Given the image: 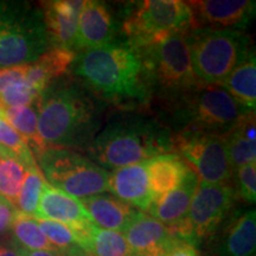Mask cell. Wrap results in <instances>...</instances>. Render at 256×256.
<instances>
[{"label": "cell", "mask_w": 256, "mask_h": 256, "mask_svg": "<svg viewBox=\"0 0 256 256\" xmlns=\"http://www.w3.org/2000/svg\"><path fill=\"white\" fill-rule=\"evenodd\" d=\"M38 132L46 147L88 151L100 132L101 107L81 82L56 80L34 102Z\"/></svg>", "instance_id": "6da1fadb"}, {"label": "cell", "mask_w": 256, "mask_h": 256, "mask_svg": "<svg viewBox=\"0 0 256 256\" xmlns=\"http://www.w3.org/2000/svg\"><path fill=\"white\" fill-rule=\"evenodd\" d=\"M87 152L106 170L139 164L174 152V132L164 121L150 115L119 114L96 134Z\"/></svg>", "instance_id": "7a4b0ae2"}, {"label": "cell", "mask_w": 256, "mask_h": 256, "mask_svg": "<svg viewBox=\"0 0 256 256\" xmlns=\"http://www.w3.org/2000/svg\"><path fill=\"white\" fill-rule=\"evenodd\" d=\"M72 72L92 94L115 102L147 104L151 98L139 51L128 43H112L78 52Z\"/></svg>", "instance_id": "3957f363"}, {"label": "cell", "mask_w": 256, "mask_h": 256, "mask_svg": "<svg viewBox=\"0 0 256 256\" xmlns=\"http://www.w3.org/2000/svg\"><path fill=\"white\" fill-rule=\"evenodd\" d=\"M186 34H170L136 49L150 98H159L164 107L203 84L192 68Z\"/></svg>", "instance_id": "277c9868"}, {"label": "cell", "mask_w": 256, "mask_h": 256, "mask_svg": "<svg viewBox=\"0 0 256 256\" xmlns=\"http://www.w3.org/2000/svg\"><path fill=\"white\" fill-rule=\"evenodd\" d=\"M171 130H200L224 136L248 110L220 86L202 84L166 106Z\"/></svg>", "instance_id": "5b68a950"}, {"label": "cell", "mask_w": 256, "mask_h": 256, "mask_svg": "<svg viewBox=\"0 0 256 256\" xmlns=\"http://www.w3.org/2000/svg\"><path fill=\"white\" fill-rule=\"evenodd\" d=\"M186 34L192 68L206 86L218 84L255 51L241 30L191 28Z\"/></svg>", "instance_id": "8992f818"}, {"label": "cell", "mask_w": 256, "mask_h": 256, "mask_svg": "<svg viewBox=\"0 0 256 256\" xmlns=\"http://www.w3.org/2000/svg\"><path fill=\"white\" fill-rule=\"evenodd\" d=\"M49 49L40 6L0 2V66L32 63Z\"/></svg>", "instance_id": "52a82bcc"}, {"label": "cell", "mask_w": 256, "mask_h": 256, "mask_svg": "<svg viewBox=\"0 0 256 256\" xmlns=\"http://www.w3.org/2000/svg\"><path fill=\"white\" fill-rule=\"evenodd\" d=\"M50 186L75 198H87L108 191V170L69 148L46 147L36 156Z\"/></svg>", "instance_id": "ba28073f"}, {"label": "cell", "mask_w": 256, "mask_h": 256, "mask_svg": "<svg viewBox=\"0 0 256 256\" xmlns=\"http://www.w3.org/2000/svg\"><path fill=\"white\" fill-rule=\"evenodd\" d=\"M191 28L192 14L186 2L145 0L134 2L124 16L120 30L126 37V43L140 49Z\"/></svg>", "instance_id": "9c48e42d"}, {"label": "cell", "mask_w": 256, "mask_h": 256, "mask_svg": "<svg viewBox=\"0 0 256 256\" xmlns=\"http://www.w3.org/2000/svg\"><path fill=\"white\" fill-rule=\"evenodd\" d=\"M236 191L232 184H210L200 180L188 215L168 229L174 238L197 246L212 238L232 211Z\"/></svg>", "instance_id": "30bf717a"}, {"label": "cell", "mask_w": 256, "mask_h": 256, "mask_svg": "<svg viewBox=\"0 0 256 256\" xmlns=\"http://www.w3.org/2000/svg\"><path fill=\"white\" fill-rule=\"evenodd\" d=\"M174 152L186 162L200 180L210 184H232L234 170L220 134L179 130L174 133Z\"/></svg>", "instance_id": "8fae6325"}, {"label": "cell", "mask_w": 256, "mask_h": 256, "mask_svg": "<svg viewBox=\"0 0 256 256\" xmlns=\"http://www.w3.org/2000/svg\"><path fill=\"white\" fill-rule=\"evenodd\" d=\"M192 14V28L241 30L255 17L250 0H192L186 2Z\"/></svg>", "instance_id": "7c38bea8"}, {"label": "cell", "mask_w": 256, "mask_h": 256, "mask_svg": "<svg viewBox=\"0 0 256 256\" xmlns=\"http://www.w3.org/2000/svg\"><path fill=\"white\" fill-rule=\"evenodd\" d=\"M118 26L110 5L98 0L83 2L78 18L74 52L92 49L114 42Z\"/></svg>", "instance_id": "4fadbf2b"}, {"label": "cell", "mask_w": 256, "mask_h": 256, "mask_svg": "<svg viewBox=\"0 0 256 256\" xmlns=\"http://www.w3.org/2000/svg\"><path fill=\"white\" fill-rule=\"evenodd\" d=\"M136 256H164L174 238L168 226L142 211H136L122 232Z\"/></svg>", "instance_id": "5bb4252c"}, {"label": "cell", "mask_w": 256, "mask_h": 256, "mask_svg": "<svg viewBox=\"0 0 256 256\" xmlns=\"http://www.w3.org/2000/svg\"><path fill=\"white\" fill-rule=\"evenodd\" d=\"M40 8L43 14L50 48H62L74 51L83 2L51 0L40 2Z\"/></svg>", "instance_id": "9a60e30c"}, {"label": "cell", "mask_w": 256, "mask_h": 256, "mask_svg": "<svg viewBox=\"0 0 256 256\" xmlns=\"http://www.w3.org/2000/svg\"><path fill=\"white\" fill-rule=\"evenodd\" d=\"M108 191L128 206L147 212L154 196L150 188L146 162L113 170L108 176Z\"/></svg>", "instance_id": "2e32d148"}, {"label": "cell", "mask_w": 256, "mask_h": 256, "mask_svg": "<svg viewBox=\"0 0 256 256\" xmlns=\"http://www.w3.org/2000/svg\"><path fill=\"white\" fill-rule=\"evenodd\" d=\"M34 218L55 220L80 229L94 224L78 198L56 190L49 184L44 185Z\"/></svg>", "instance_id": "e0dca14e"}, {"label": "cell", "mask_w": 256, "mask_h": 256, "mask_svg": "<svg viewBox=\"0 0 256 256\" xmlns=\"http://www.w3.org/2000/svg\"><path fill=\"white\" fill-rule=\"evenodd\" d=\"M200 179L192 170L174 190L156 197L147 212L168 229L174 228L188 215V208L197 190Z\"/></svg>", "instance_id": "ac0fdd59"}, {"label": "cell", "mask_w": 256, "mask_h": 256, "mask_svg": "<svg viewBox=\"0 0 256 256\" xmlns=\"http://www.w3.org/2000/svg\"><path fill=\"white\" fill-rule=\"evenodd\" d=\"M80 200L96 226L113 232H122L136 211L114 194H101Z\"/></svg>", "instance_id": "d6986e66"}, {"label": "cell", "mask_w": 256, "mask_h": 256, "mask_svg": "<svg viewBox=\"0 0 256 256\" xmlns=\"http://www.w3.org/2000/svg\"><path fill=\"white\" fill-rule=\"evenodd\" d=\"M76 54L62 48H50L34 62L26 66V82L38 94L51 82L66 75L72 69Z\"/></svg>", "instance_id": "ffe728a7"}, {"label": "cell", "mask_w": 256, "mask_h": 256, "mask_svg": "<svg viewBox=\"0 0 256 256\" xmlns=\"http://www.w3.org/2000/svg\"><path fill=\"white\" fill-rule=\"evenodd\" d=\"M146 170L150 188L156 198L179 186L191 168L177 153L171 152L147 160Z\"/></svg>", "instance_id": "44dd1931"}, {"label": "cell", "mask_w": 256, "mask_h": 256, "mask_svg": "<svg viewBox=\"0 0 256 256\" xmlns=\"http://www.w3.org/2000/svg\"><path fill=\"white\" fill-rule=\"evenodd\" d=\"M230 166L236 170L256 162L255 112H248L223 136Z\"/></svg>", "instance_id": "7402d4cb"}, {"label": "cell", "mask_w": 256, "mask_h": 256, "mask_svg": "<svg viewBox=\"0 0 256 256\" xmlns=\"http://www.w3.org/2000/svg\"><path fill=\"white\" fill-rule=\"evenodd\" d=\"M255 209H249L232 220L224 230L220 256H254L256 249Z\"/></svg>", "instance_id": "603a6c76"}, {"label": "cell", "mask_w": 256, "mask_h": 256, "mask_svg": "<svg viewBox=\"0 0 256 256\" xmlns=\"http://www.w3.org/2000/svg\"><path fill=\"white\" fill-rule=\"evenodd\" d=\"M217 86L222 87L238 104L248 112L256 107V58L252 51L248 58Z\"/></svg>", "instance_id": "cb8c5ba5"}, {"label": "cell", "mask_w": 256, "mask_h": 256, "mask_svg": "<svg viewBox=\"0 0 256 256\" xmlns=\"http://www.w3.org/2000/svg\"><path fill=\"white\" fill-rule=\"evenodd\" d=\"M2 118L8 121V124H11L26 140L34 158L46 148L38 132L37 110L34 104L25 107L2 108Z\"/></svg>", "instance_id": "d4e9b609"}, {"label": "cell", "mask_w": 256, "mask_h": 256, "mask_svg": "<svg viewBox=\"0 0 256 256\" xmlns=\"http://www.w3.org/2000/svg\"><path fill=\"white\" fill-rule=\"evenodd\" d=\"M26 170L20 160L0 146V198L8 202L14 208L24 183Z\"/></svg>", "instance_id": "484cf974"}, {"label": "cell", "mask_w": 256, "mask_h": 256, "mask_svg": "<svg viewBox=\"0 0 256 256\" xmlns=\"http://www.w3.org/2000/svg\"><path fill=\"white\" fill-rule=\"evenodd\" d=\"M12 241L25 250H58L42 232L37 220L17 212L11 224Z\"/></svg>", "instance_id": "4316f807"}, {"label": "cell", "mask_w": 256, "mask_h": 256, "mask_svg": "<svg viewBox=\"0 0 256 256\" xmlns=\"http://www.w3.org/2000/svg\"><path fill=\"white\" fill-rule=\"evenodd\" d=\"M89 256H136L124 234L92 226L87 249Z\"/></svg>", "instance_id": "83f0119b"}, {"label": "cell", "mask_w": 256, "mask_h": 256, "mask_svg": "<svg viewBox=\"0 0 256 256\" xmlns=\"http://www.w3.org/2000/svg\"><path fill=\"white\" fill-rule=\"evenodd\" d=\"M46 184V182L42 174L40 166L37 165L28 168L24 183L22 185L17 202L14 204L16 211L23 215L34 217Z\"/></svg>", "instance_id": "f1b7e54d"}, {"label": "cell", "mask_w": 256, "mask_h": 256, "mask_svg": "<svg viewBox=\"0 0 256 256\" xmlns=\"http://www.w3.org/2000/svg\"><path fill=\"white\" fill-rule=\"evenodd\" d=\"M37 223L48 241L56 249L72 255L87 254L78 247L75 235L68 226L49 220H37Z\"/></svg>", "instance_id": "f546056e"}, {"label": "cell", "mask_w": 256, "mask_h": 256, "mask_svg": "<svg viewBox=\"0 0 256 256\" xmlns=\"http://www.w3.org/2000/svg\"><path fill=\"white\" fill-rule=\"evenodd\" d=\"M0 146L20 160L26 168L38 165L26 140L4 118H0Z\"/></svg>", "instance_id": "4dcf8cb0"}, {"label": "cell", "mask_w": 256, "mask_h": 256, "mask_svg": "<svg viewBox=\"0 0 256 256\" xmlns=\"http://www.w3.org/2000/svg\"><path fill=\"white\" fill-rule=\"evenodd\" d=\"M236 183L238 194L249 204H255L256 200V162L243 165L236 170Z\"/></svg>", "instance_id": "1f68e13d"}, {"label": "cell", "mask_w": 256, "mask_h": 256, "mask_svg": "<svg viewBox=\"0 0 256 256\" xmlns=\"http://www.w3.org/2000/svg\"><path fill=\"white\" fill-rule=\"evenodd\" d=\"M164 256H200L196 246L174 238Z\"/></svg>", "instance_id": "d6a6232c"}, {"label": "cell", "mask_w": 256, "mask_h": 256, "mask_svg": "<svg viewBox=\"0 0 256 256\" xmlns=\"http://www.w3.org/2000/svg\"><path fill=\"white\" fill-rule=\"evenodd\" d=\"M17 211L8 202L0 198V235L11 228V224L14 222Z\"/></svg>", "instance_id": "836d02e7"}, {"label": "cell", "mask_w": 256, "mask_h": 256, "mask_svg": "<svg viewBox=\"0 0 256 256\" xmlns=\"http://www.w3.org/2000/svg\"><path fill=\"white\" fill-rule=\"evenodd\" d=\"M22 256H89L88 254L83 255H72L62 250H25L22 249Z\"/></svg>", "instance_id": "e575fe53"}, {"label": "cell", "mask_w": 256, "mask_h": 256, "mask_svg": "<svg viewBox=\"0 0 256 256\" xmlns=\"http://www.w3.org/2000/svg\"><path fill=\"white\" fill-rule=\"evenodd\" d=\"M0 256H22V250L14 241L0 243Z\"/></svg>", "instance_id": "d590c367"}, {"label": "cell", "mask_w": 256, "mask_h": 256, "mask_svg": "<svg viewBox=\"0 0 256 256\" xmlns=\"http://www.w3.org/2000/svg\"><path fill=\"white\" fill-rule=\"evenodd\" d=\"M0 118H2V110H0Z\"/></svg>", "instance_id": "8d00e7d4"}]
</instances>
